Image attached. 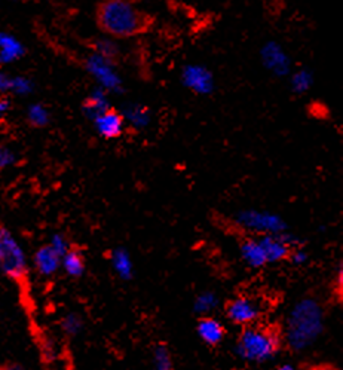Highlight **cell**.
<instances>
[{
	"label": "cell",
	"instance_id": "obj_32",
	"mask_svg": "<svg viewBox=\"0 0 343 370\" xmlns=\"http://www.w3.org/2000/svg\"><path fill=\"white\" fill-rule=\"evenodd\" d=\"M276 370H299L296 366H293V364H281Z\"/></svg>",
	"mask_w": 343,
	"mask_h": 370
},
{
	"label": "cell",
	"instance_id": "obj_10",
	"mask_svg": "<svg viewBox=\"0 0 343 370\" xmlns=\"http://www.w3.org/2000/svg\"><path fill=\"white\" fill-rule=\"evenodd\" d=\"M94 128L97 131V134L100 135V137L106 139V140H113L120 137L122 134L125 131V119L122 116L120 110L116 109H107L106 112H103L102 115H98L94 121Z\"/></svg>",
	"mask_w": 343,
	"mask_h": 370
},
{
	"label": "cell",
	"instance_id": "obj_7",
	"mask_svg": "<svg viewBox=\"0 0 343 370\" xmlns=\"http://www.w3.org/2000/svg\"><path fill=\"white\" fill-rule=\"evenodd\" d=\"M181 83L196 95H211L216 90L213 71L202 64H188L181 70Z\"/></svg>",
	"mask_w": 343,
	"mask_h": 370
},
{
	"label": "cell",
	"instance_id": "obj_5",
	"mask_svg": "<svg viewBox=\"0 0 343 370\" xmlns=\"http://www.w3.org/2000/svg\"><path fill=\"white\" fill-rule=\"evenodd\" d=\"M235 225L257 235H278L287 231L286 220L276 213L265 210H241L235 216Z\"/></svg>",
	"mask_w": 343,
	"mask_h": 370
},
{
	"label": "cell",
	"instance_id": "obj_16",
	"mask_svg": "<svg viewBox=\"0 0 343 370\" xmlns=\"http://www.w3.org/2000/svg\"><path fill=\"white\" fill-rule=\"evenodd\" d=\"M241 257H242V261L253 269L263 268L267 263L265 253L262 250L259 241H257V238H248V240L242 241Z\"/></svg>",
	"mask_w": 343,
	"mask_h": 370
},
{
	"label": "cell",
	"instance_id": "obj_17",
	"mask_svg": "<svg viewBox=\"0 0 343 370\" xmlns=\"http://www.w3.org/2000/svg\"><path fill=\"white\" fill-rule=\"evenodd\" d=\"M122 116L125 119V123L136 130H143L150 123V110L144 104H130L122 110Z\"/></svg>",
	"mask_w": 343,
	"mask_h": 370
},
{
	"label": "cell",
	"instance_id": "obj_34",
	"mask_svg": "<svg viewBox=\"0 0 343 370\" xmlns=\"http://www.w3.org/2000/svg\"><path fill=\"white\" fill-rule=\"evenodd\" d=\"M48 370H61V369H58V367H54V369H48Z\"/></svg>",
	"mask_w": 343,
	"mask_h": 370
},
{
	"label": "cell",
	"instance_id": "obj_4",
	"mask_svg": "<svg viewBox=\"0 0 343 370\" xmlns=\"http://www.w3.org/2000/svg\"><path fill=\"white\" fill-rule=\"evenodd\" d=\"M0 270L17 282H22L29 274L26 252L6 226L0 225Z\"/></svg>",
	"mask_w": 343,
	"mask_h": 370
},
{
	"label": "cell",
	"instance_id": "obj_31",
	"mask_svg": "<svg viewBox=\"0 0 343 370\" xmlns=\"http://www.w3.org/2000/svg\"><path fill=\"white\" fill-rule=\"evenodd\" d=\"M10 110V100L6 95H0V119L5 118Z\"/></svg>",
	"mask_w": 343,
	"mask_h": 370
},
{
	"label": "cell",
	"instance_id": "obj_21",
	"mask_svg": "<svg viewBox=\"0 0 343 370\" xmlns=\"http://www.w3.org/2000/svg\"><path fill=\"white\" fill-rule=\"evenodd\" d=\"M290 85L294 94H304L308 92L312 85H314V75L309 69H298L296 71L291 73Z\"/></svg>",
	"mask_w": 343,
	"mask_h": 370
},
{
	"label": "cell",
	"instance_id": "obj_12",
	"mask_svg": "<svg viewBox=\"0 0 343 370\" xmlns=\"http://www.w3.org/2000/svg\"><path fill=\"white\" fill-rule=\"evenodd\" d=\"M26 55V46L14 34L0 32V66L15 63Z\"/></svg>",
	"mask_w": 343,
	"mask_h": 370
},
{
	"label": "cell",
	"instance_id": "obj_3",
	"mask_svg": "<svg viewBox=\"0 0 343 370\" xmlns=\"http://www.w3.org/2000/svg\"><path fill=\"white\" fill-rule=\"evenodd\" d=\"M279 350V338L275 331L247 326L238 338L235 354L247 363L260 364L271 360Z\"/></svg>",
	"mask_w": 343,
	"mask_h": 370
},
{
	"label": "cell",
	"instance_id": "obj_9",
	"mask_svg": "<svg viewBox=\"0 0 343 370\" xmlns=\"http://www.w3.org/2000/svg\"><path fill=\"white\" fill-rule=\"evenodd\" d=\"M260 315V305L254 299L247 298V296H241V298L230 301L226 306V317L238 326H251Z\"/></svg>",
	"mask_w": 343,
	"mask_h": 370
},
{
	"label": "cell",
	"instance_id": "obj_33",
	"mask_svg": "<svg viewBox=\"0 0 343 370\" xmlns=\"http://www.w3.org/2000/svg\"><path fill=\"white\" fill-rule=\"evenodd\" d=\"M4 370H26V369L21 367V366H18V364H12V366H8V367H5Z\"/></svg>",
	"mask_w": 343,
	"mask_h": 370
},
{
	"label": "cell",
	"instance_id": "obj_18",
	"mask_svg": "<svg viewBox=\"0 0 343 370\" xmlns=\"http://www.w3.org/2000/svg\"><path fill=\"white\" fill-rule=\"evenodd\" d=\"M110 263H112V268L115 273L118 274L119 278L122 280H131L134 274V262L131 259V254L127 249H115L110 254Z\"/></svg>",
	"mask_w": 343,
	"mask_h": 370
},
{
	"label": "cell",
	"instance_id": "obj_8",
	"mask_svg": "<svg viewBox=\"0 0 343 370\" xmlns=\"http://www.w3.org/2000/svg\"><path fill=\"white\" fill-rule=\"evenodd\" d=\"M260 61L267 71L281 78L291 73V60L283 45L278 42H266L260 49Z\"/></svg>",
	"mask_w": 343,
	"mask_h": 370
},
{
	"label": "cell",
	"instance_id": "obj_25",
	"mask_svg": "<svg viewBox=\"0 0 343 370\" xmlns=\"http://www.w3.org/2000/svg\"><path fill=\"white\" fill-rule=\"evenodd\" d=\"M34 91V82L27 76H12L10 83V94L18 95V97H26Z\"/></svg>",
	"mask_w": 343,
	"mask_h": 370
},
{
	"label": "cell",
	"instance_id": "obj_15",
	"mask_svg": "<svg viewBox=\"0 0 343 370\" xmlns=\"http://www.w3.org/2000/svg\"><path fill=\"white\" fill-rule=\"evenodd\" d=\"M107 109H110L108 92L100 88V86H95L82 103V112L90 121H94L98 115L106 112Z\"/></svg>",
	"mask_w": 343,
	"mask_h": 370
},
{
	"label": "cell",
	"instance_id": "obj_30",
	"mask_svg": "<svg viewBox=\"0 0 343 370\" xmlns=\"http://www.w3.org/2000/svg\"><path fill=\"white\" fill-rule=\"evenodd\" d=\"M290 257L294 265H303L306 261H308V253L302 249H294L293 252H290Z\"/></svg>",
	"mask_w": 343,
	"mask_h": 370
},
{
	"label": "cell",
	"instance_id": "obj_2",
	"mask_svg": "<svg viewBox=\"0 0 343 370\" xmlns=\"http://www.w3.org/2000/svg\"><path fill=\"white\" fill-rule=\"evenodd\" d=\"M324 331V311L320 302L306 298L294 305L284 326V341L294 352H302L320 339Z\"/></svg>",
	"mask_w": 343,
	"mask_h": 370
},
{
	"label": "cell",
	"instance_id": "obj_6",
	"mask_svg": "<svg viewBox=\"0 0 343 370\" xmlns=\"http://www.w3.org/2000/svg\"><path fill=\"white\" fill-rule=\"evenodd\" d=\"M85 70L97 82V86L108 94H122L125 91L124 79L119 75L115 61L91 53L85 60Z\"/></svg>",
	"mask_w": 343,
	"mask_h": 370
},
{
	"label": "cell",
	"instance_id": "obj_28",
	"mask_svg": "<svg viewBox=\"0 0 343 370\" xmlns=\"http://www.w3.org/2000/svg\"><path fill=\"white\" fill-rule=\"evenodd\" d=\"M17 163V153L9 146H0V171L12 167Z\"/></svg>",
	"mask_w": 343,
	"mask_h": 370
},
{
	"label": "cell",
	"instance_id": "obj_23",
	"mask_svg": "<svg viewBox=\"0 0 343 370\" xmlns=\"http://www.w3.org/2000/svg\"><path fill=\"white\" fill-rule=\"evenodd\" d=\"M218 303L220 299L214 292H202L193 301V311L200 315H208L217 310Z\"/></svg>",
	"mask_w": 343,
	"mask_h": 370
},
{
	"label": "cell",
	"instance_id": "obj_13",
	"mask_svg": "<svg viewBox=\"0 0 343 370\" xmlns=\"http://www.w3.org/2000/svg\"><path fill=\"white\" fill-rule=\"evenodd\" d=\"M257 241L262 247L267 263L281 262L290 256L291 249L281 238V233H278V235H262L257 238Z\"/></svg>",
	"mask_w": 343,
	"mask_h": 370
},
{
	"label": "cell",
	"instance_id": "obj_27",
	"mask_svg": "<svg viewBox=\"0 0 343 370\" xmlns=\"http://www.w3.org/2000/svg\"><path fill=\"white\" fill-rule=\"evenodd\" d=\"M49 245H51L52 250L57 252L61 257H63L70 250L69 240L63 235V233H54V235L51 237V241H49Z\"/></svg>",
	"mask_w": 343,
	"mask_h": 370
},
{
	"label": "cell",
	"instance_id": "obj_1",
	"mask_svg": "<svg viewBox=\"0 0 343 370\" xmlns=\"http://www.w3.org/2000/svg\"><path fill=\"white\" fill-rule=\"evenodd\" d=\"M98 27L112 39H130L149 32L150 17L131 0H103L97 8Z\"/></svg>",
	"mask_w": 343,
	"mask_h": 370
},
{
	"label": "cell",
	"instance_id": "obj_11",
	"mask_svg": "<svg viewBox=\"0 0 343 370\" xmlns=\"http://www.w3.org/2000/svg\"><path fill=\"white\" fill-rule=\"evenodd\" d=\"M34 269L43 277H51L61 269V256L51 245H43L33 256Z\"/></svg>",
	"mask_w": 343,
	"mask_h": 370
},
{
	"label": "cell",
	"instance_id": "obj_22",
	"mask_svg": "<svg viewBox=\"0 0 343 370\" xmlns=\"http://www.w3.org/2000/svg\"><path fill=\"white\" fill-rule=\"evenodd\" d=\"M92 53L102 55L107 60L116 61L118 57L120 55V48L116 42V39L112 38H98L92 42Z\"/></svg>",
	"mask_w": 343,
	"mask_h": 370
},
{
	"label": "cell",
	"instance_id": "obj_26",
	"mask_svg": "<svg viewBox=\"0 0 343 370\" xmlns=\"http://www.w3.org/2000/svg\"><path fill=\"white\" fill-rule=\"evenodd\" d=\"M61 329H63L66 335L76 336L83 329V320L80 315H78L75 313H70V314L64 315L63 320H61Z\"/></svg>",
	"mask_w": 343,
	"mask_h": 370
},
{
	"label": "cell",
	"instance_id": "obj_19",
	"mask_svg": "<svg viewBox=\"0 0 343 370\" xmlns=\"http://www.w3.org/2000/svg\"><path fill=\"white\" fill-rule=\"evenodd\" d=\"M61 268L64 273L73 278H79L85 273V259L80 252L69 250L63 257H61Z\"/></svg>",
	"mask_w": 343,
	"mask_h": 370
},
{
	"label": "cell",
	"instance_id": "obj_20",
	"mask_svg": "<svg viewBox=\"0 0 343 370\" xmlns=\"http://www.w3.org/2000/svg\"><path fill=\"white\" fill-rule=\"evenodd\" d=\"M26 119L29 125L34 128H45L51 122V112L43 103H33L27 109Z\"/></svg>",
	"mask_w": 343,
	"mask_h": 370
},
{
	"label": "cell",
	"instance_id": "obj_24",
	"mask_svg": "<svg viewBox=\"0 0 343 370\" xmlns=\"http://www.w3.org/2000/svg\"><path fill=\"white\" fill-rule=\"evenodd\" d=\"M153 370H174L173 357L167 345H158L153 350Z\"/></svg>",
	"mask_w": 343,
	"mask_h": 370
},
{
	"label": "cell",
	"instance_id": "obj_14",
	"mask_svg": "<svg viewBox=\"0 0 343 370\" xmlns=\"http://www.w3.org/2000/svg\"><path fill=\"white\" fill-rule=\"evenodd\" d=\"M196 331H198L201 341L206 345H210V347H216V345H218L225 339L226 335L225 326L220 323L217 318L210 315H205L200 320L198 326H196Z\"/></svg>",
	"mask_w": 343,
	"mask_h": 370
},
{
	"label": "cell",
	"instance_id": "obj_29",
	"mask_svg": "<svg viewBox=\"0 0 343 370\" xmlns=\"http://www.w3.org/2000/svg\"><path fill=\"white\" fill-rule=\"evenodd\" d=\"M10 83H12V75L0 70V95L10 94Z\"/></svg>",
	"mask_w": 343,
	"mask_h": 370
},
{
	"label": "cell",
	"instance_id": "obj_35",
	"mask_svg": "<svg viewBox=\"0 0 343 370\" xmlns=\"http://www.w3.org/2000/svg\"><path fill=\"white\" fill-rule=\"evenodd\" d=\"M12 2H20V0H12Z\"/></svg>",
	"mask_w": 343,
	"mask_h": 370
}]
</instances>
